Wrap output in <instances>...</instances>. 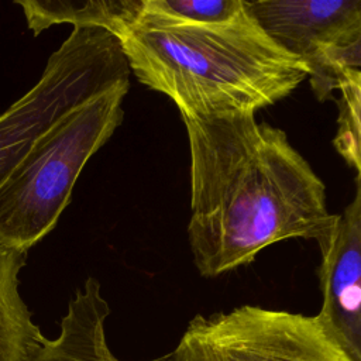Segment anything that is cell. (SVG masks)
<instances>
[{
    "instance_id": "6da1fadb",
    "label": "cell",
    "mask_w": 361,
    "mask_h": 361,
    "mask_svg": "<svg viewBox=\"0 0 361 361\" xmlns=\"http://www.w3.org/2000/svg\"><path fill=\"white\" fill-rule=\"evenodd\" d=\"M190 154L188 237L206 278L247 265L267 247L331 233L326 186L286 133L252 113L183 118Z\"/></svg>"
},
{
    "instance_id": "7a4b0ae2",
    "label": "cell",
    "mask_w": 361,
    "mask_h": 361,
    "mask_svg": "<svg viewBox=\"0 0 361 361\" xmlns=\"http://www.w3.org/2000/svg\"><path fill=\"white\" fill-rule=\"evenodd\" d=\"M130 72L183 118L252 113L288 97L305 63L278 47L245 7L227 23L193 24L145 8L118 39Z\"/></svg>"
},
{
    "instance_id": "3957f363",
    "label": "cell",
    "mask_w": 361,
    "mask_h": 361,
    "mask_svg": "<svg viewBox=\"0 0 361 361\" xmlns=\"http://www.w3.org/2000/svg\"><path fill=\"white\" fill-rule=\"evenodd\" d=\"M127 92L86 102L31 145L0 186V238L28 251L54 230L86 162L121 124Z\"/></svg>"
},
{
    "instance_id": "277c9868",
    "label": "cell",
    "mask_w": 361,
    "mask_h": 361,
    "mask_svg": "<svg viewBox=\"0 0 361 361\" xmlns=\"http://www.w3.org/2000/svg\"><path fill=\"white\" fill-rule=\"evenodd\" d=\"M120 41L102 28H73L39 80L0 114V186L31 145L62 117L110 90L130 87Z\"/></svg>"
},
{
    "instance_id": "5b68a950",
    "label": "cell",
    "mask_w": 361,
    "mask_h": 361,
    "mask_svg": "<svg viewBox=\"0 0 361 361\" xmlns=\"http://www.w3.org/2000/svg\"><path fill=\"white\" fill-rule=\"evenodd\" d=\"M149 361H351L317 316L244 305L195 316L176 347Z\"/></svg>"
},
{
    "instance_id": "8992f818",
    "label": "cell",
    "mask_w": 361,
    "mask_h": 361,
    "mask_svg": "<svg viewBox=\"0 0 361 361\" xmlns=\"http://www.w3.org/2000/svg\"><path fill=\"white\" fill-rule=\"evenodd\" d=\"M264 32L300 59L319 102L361 78V0H244Z\"/></svg>"
},
{
    "instance_id": "52a82bcc",
    "label": "cell",
    "mask_w": 361,
    "mask_h": 361,
    "mask_svg": "<svg viewBox=\"0 0 361 361\" xmlns=\"http://www.w3.org/2000/svg\"><path fill=\"white\" fill-rule=\"evenodd\" d=\"M322 309L316 314L351 361H361V180L353 200L319 245Z\"/></svg>"
},
{
    "instance_id": "ba28073f",
    "label": "cell",
    "mask_w": 361,
    "mask_h": 361,
    "mask_svg": "<svg viewBox=\"0 0 361 361\" xmlns=\"http://www.w3.org/2000/svg\"><path fill=\"white\" fill-rule=\"evenodd\" d=\"M110 306L102 296L100 283L87 278L68 305L59 334L45 338L31 361H120L106 338Z\"/></svg>"
},
{
    "instance_id": "9c48e42d",
    "label": "cell",
    "mask_w": 361,
    "mask_h": 361,
    "mask_svg": "<svg viewBox=\"0 0 361 361\" xmlns=\"http://www.w3.org/2000/svg\"><path fill=\"white\" fill-rule=\"evenodd\" d=\"M27 252L0 238V361H31L47 338L20 293Z\"/></svg>"
},
{
    "instance_id": "30bf717a",
    "label": "cell",
    "mask_w": 361,
    "mask_h": 361,
    "mask_svg": "<svg viewBox=\"0 0 361 361\" xmlns=\"http://www.w3.org/2000/svg\"><path fill=\"white\" fill-rule=\"evenodd\" d=\"M34 35L56 24L102 28L120 39L140 18L144 0H20L16 1Z\"/></svg>"
},
{
    "instance_id": "8fae6325",
    "label": "cell",
    "mask_w": 361,
    "mask_h": 361,
    "mask_svg": "<svg viewBox=\"0 0 361 361\" xmlns=\"http://www.w3.org/2000/svg\"><path fill=\"white\" fill-rule=\"evenodd\" d=\"M145 8L162 16L193 23L221 24L235 17L244 0H144Z\"/></svg>"
},
{
    "instance_id": "7c38bea8",
    "label": "cell",
    "mask_w": 361,
    "mask_h": 361,
    "mask_svg": "<svg viewBox=\"0 0 361 361\" xmlns=\"http://www.w3.org/2000/svg\"><path fill=\"white\" fill-rule=\"evenodd\" d=\"M341 99L338 102V130L334 138V147L344 161L355 171L361 172L360 165V113H361V78L353 79L340 87Z\"/></svg>"
}]
</instances>
